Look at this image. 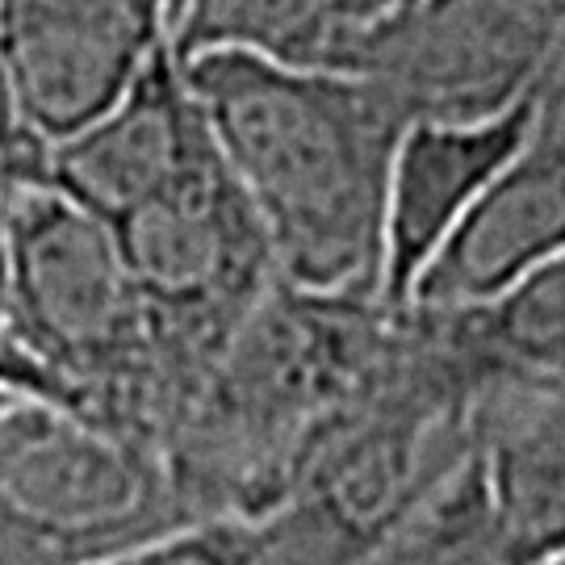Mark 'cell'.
<instances>
[{
    "label": "cell",
    "instance_id": "4fadbf2b",
    "mask_svg": "<svg viewBox=\"0 0 565 565\" xmlns=\"http://www.w3.org/2000/svg\"><path fill=\"white\" fill-rule=\"evenodd\" d=\"M482 373H565V252L473 306H436Z\"/></svg>",
    "mask_w": 565,
    "mask_h": 565
},
{
    "label": "cell",
    "instance_id": "52a82bcc",
    "mask_svg": "<svg viewBox=\"0 0 565 565\" xmlns=\"http://www.w3.org/2000/svg\"><path fill=\"white\" fill-rule=\"evenodd\" d=\"M172 51V0H0V55L25 121L72 139Z\"/></svg>",
    "mask_w": 565,
    "mask_h": 565
},
{
    "label": "cell",
    "instance_id": "9c48e42d",
    "mask_svg": "<svg viewBox=\"0 0 565 565\" xmlns=\"http://www.w3.org/2000/svg\"><path fill=\"white\" fill-rule=\"evenodd\" d=\"M532 105H515L482 121H406L390 181L382 231V302L406 306L486 184L499 177L524 139Z\"/></svg>",
    "mask_w": 565,
    "mask_h": 565
},
{
    "label": "cell",
    "instance_id": "8fae6325",
    "mask_svg": "<svg viewBox=\"0 0 565 565\" xmlns=\"http://www.w3.org/2000/svg\"><path fill=\"white\" fill-rule=\"evenodd\" d=\"M398 0H172V55L239 51L285 67L361 72Z\"/></svg>",
    "mask_w": 565,
    "mask_h": 565
},
{
    "label": "cell",
    "instance_id": "3957f363",
    "mask_svg": "<svg viewBox=\"0 0 565 565\" xmlns=\"http://www.w3.org/2000/svg\"><path fill=\"white\" fill-rule=\"evenodd\" d=\"M9 331L72 394L76 415L160 448L177 398L114 231L55 184L4 202Z\"/></svg>",
    "mask_w": 565,
    "mask_h": 565
},
{
    "label": "cell",
    "instance_id": "5bb4252c",
    "mask_svg": "<svg viewBox=\"0 0 565 565\" xmlns=\"http://www.w3.org/2000/svg\"><path fill=\"white\" fill-rule=\"evenodd\" d=\"M256 545V520H193L126 545L88 565H247Z\"/></svg>",
    "mask_w": 565,
    "mask_h": 565
},
{
    "label": "cell",
    "instance_id": "ba28073f",
    "mask_svg": "<svg viewBox=\"0 0 565 565\" xmlns=\"http://www.w3.org/2000/svg\"><path fill=\"white\" fill-rule=\"evenodd\" d=\"M557 252H565V39L520 147L419 277L411 302L473 306Z\"/></svg>",
    "mask_w": 565,
    "mask_h": 565
},
{
    "label": "cell",
    "instance_id": "30bf717a",
    "mask_svg": "<svg viewBox=\"0 0 565 565\" xmlns=\"http://www.w3.org/2000/svg\"><path fill=\"white\" fill-rule=\"evenodd\" d=\"M469 436L520 557L565 553V373H490L469 403Z\"/></svg>",
    "mask_w": 565,
    "mask_h": 565
},
{
    "label": "cell",
    "instance_id": "e0dca14e",
    "mask_svg": "<svg viewBox=\"0 0 565 565\" xmlns=\"http://www.w3.org/2000/svg\"><path fill=\"white\" fill-rule=\"evenodd\" d=\"M541 565H565V553H557V557H548V562H541Z\"/></svg>",
    "mask_w": 565,
    "mask_h": 565
},
{
    "label": "cell",
    "instance_id": "6da1fadb",
    "mask_svg": "<svg viewBox=\"0 0 565 565\" xmlns=\"http://www.w3.org/2000/svg\"><path fill=\"white\" fill-rule=\"evenodd\" d=\"M177 63L260 218L277 277L382 298L385 181L406 126L390 97L361 72L239 51Z\"/></svg>",
    "mask_w": 565,
    "mask_h": 565
},
{
    "label": "cell",
    "instance_id": "8992f818",
    "mask_svg": "<svg viewBox=\"0 0 565 565\" xmlns=\"http://www.w3.org/2000/svg\"><path fill=\"white\" fill-rule=\"evenodd\" d=\"M565 39V0H398L361 76L403 121H482L527 105Z\"/></svg>",
    "mask_w": 565,
    "mask_h": 565
},
{
    "label": "cell",
    "instance_id": "7c38bea8",
    "mask_svg": "<svg viewBox=\"0 0 565 565\" xmlns=\"http://www.w3.org/2000/svg\"><path fill=\"white\" fill-rule=\"evenodd\" d=\"M361 565H527L490 499L482 461L469 457L440 473L385 524Z\"/></svg>",
    "mask_w": 565,
    "mask_h": 565
},
{
    "label": "cell",
    "instance_id": "5b68a950",
    "mask_svg": "<svg viewBox=\"0 0 565 565\" xmlns=\"http://www.w3.org/2000/svg\"><path fill=\"white\" fill-rule=\"evenodd\" d=\"M181 524L160 448L0 390V565H88Z\"/></svg>",
    "mask_w": 565,
    "mask_h": 565
},
{
    "label": "cell",
    "instance_id": "7a4b0ae2",
    "mask_svg": "<svg viewBox=\"0 0 565 565\" xmlns=\"http://www.w3.org/2000/svg\"><path fill=\"white\" fill-rule=\"evenodd\" d=\"M398 306L277 281L223 343L163 436L193 520H260L298 490L327 427L382 373Z\"/></svg>",
    "mask_w": 565,
    "mask_h": 565
},
{
    "label": "cell",
    "instance_id": "277c9868",
    "mask_svg": "<svg viewBox=\"0 0 565 565\" xmlns=\"http://www.w3.org/2000/svg\"><path fill=\"white\" fill-rule=\"evenodd\" d=\"M105 226L135 277L181 415L231 331L277 281L268 235L223 160L214 130L151 193Z\"/></svg>",
    "mask_w": 565,
    "mask_h": 565
},
{
    "label": "cell",
    "instance_id": "2e32d148",
    "mask_svg": "<svg viewBox=\"0 0 565 565\" xmlns=\"http://www.w3.org/2000/svg\"><path fill=\"white\" fill-rule=\"evenodd\" d=\"M0 327H9V214L0 202Z\"/></svg>",
    "mask_w": 565,
    "mask_h": 565
},
{
    "label": "cell",
    "instance_id": "9a60e30c",
    "mask_svg": "<svg viewBox=\"0 0 565 565\" xmlns=\"http://www.w3.org/2000/svg\"><path fill=\"white\" fill-rule=\"evenodd\" d=\"M51 147L55 142L42 139L21 114L9 67L0 55V202L18 198L25 189L51 184Z\"/></svg>",
    "mask_w": 565,
    "mask_h": 565
}]
</instances>
